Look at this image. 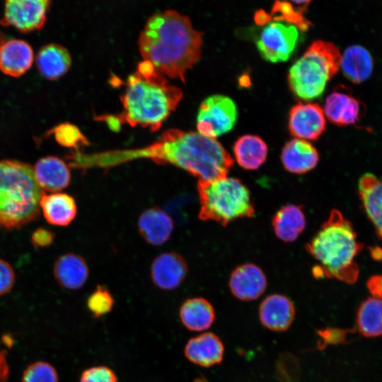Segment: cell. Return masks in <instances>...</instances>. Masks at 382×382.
Segmentation results:
<instances>
[{
	"instance_id": "cell-1",
	"label": "cell",
	"mask_w": 382,
	"mask_h": 382,
	"mask_svg": "<svg viewBox=\"0 0 382 382\" xmlns=\"http://www.w3.org/2000/svg\"><path fill=\"white\" fill-rule=\"evenodd\" d=\"M138 158L170 163L204 180L226 177L233 166V159L216 139L179 129H167L144 147L91 154L77 151L69 157L71 166L82 169L110 168Z\"/></svg>"
},
{
	"instance_id": "cell-2",
	"label": "cell",
	"mask_w": 382,
	"mask_h": 382,
	"mask_svg": "<svg viewBox=\"0 0 382 382\" xmlns=\"http://www.w3.org/2000/svg\"><path fill=\"white\" fill-rule=\"evenodd\" d=\"M202 35L187 16L167 10L149 18L138 45L144 60L164 76L185 83V73L201 58Z\"/></svg>"
},
{
	"instance_id": "cell-3",
	"label": "cell",
	"mask_w": 382,
	"mask_h": 382,
	"mask_svg": "<svg viewBox=\"0 0 382 382\" xmlns=\"http://www.w3.org/2000/svg\"><path fill=\"white\" fill-rule=\"evenodd\" d=\"M183 95L182 90L170 84L150 62L143 60L127 79L125 92L120 97L123 111L117 116L109 117L112 121L110 127L114 129L121 123H126L158 131L175 110Z\"/></svg>"
},
{
	"instance_id": "cell-4",
	"label": "cell",
	"mask_w": 382,
	"mask_h": 382,
	"mask_svg": "<svg viewBox=\"0 0 382 382\" xmlns=\"http://www.w3.org/2000/svg\"><path fill=\"white\" fill-rule=\"evenodd\" d=\"M305 248L317 262L312 270L316 278H333L347 284L357 280L359 270L354 259L363 245L352 224L339 210L330 211Z\"/></svg>"
},
{
	"instance_id": "cell-5",
	"label": "cell",
	"mask_w": 382,
	"mask_h": 382,
	"mask_svg": "<svg viewBox=\"0 0 382 382\" xmlns=\"http://www.w3.org/2000/svg\"><path fill=\"white\" fill-rule=\"evenodd\" d=\"M44 194L30 164L0 161V229H18L35 221Z\"/></svg>"
},
{
	"instance_id": "cell-6",
	"label": "cell",
	"mask_w": 382,
	"mask_h": 382,
	"mask_svg": "<svg viewBox=\"0 0 382 382\" xmlns=\"http://www.w3.org/2000/svg\"><path fill=\"white\" fill-rule=\"evenodd\" d=\"M198 216L223 226L238 219L253 217L255 204L249 189L238 178L223 177L198 180Z\"/></svg>"
},
{
	"instance_id": "cell-7",
	"label": "cell",
	"mask_w": 382,
	"mask_h": 382,
	"mask_svg": "<svg viewBox=\"0 0 382 382\" xmlns=\"http://www.w3.org/2000/svg\"><path fill=\"white\" fill-rule=\"evenodd\" d=\"M341 54L332 42L314 41L290 67L288 83L298 98L310 100L324 92L340 68Z\"/></svg>"
},
{
	"instance_id": "cell-8",
	"label": "cell",
	"mask_w": 382,
	"mask_h": 382,
	"mask_svg": "<svg viewBox=\"0 0 382 382\" xmlns=\"http://www.w3.org/2000/svg\"><path fill=\"white\" fill-rule=\"evenodd\" d=\"M238 110L233 100L223 95L205 98L199 108L197 129L201 134L215 139L234 127Z\"/></svg>"
},
{
	"instance_id": "cell-9",
	"label": "cell",
	"mask_w": 382,
	"mask_h": 382,
	"mask_svg": "<svg viewBox=\"0 0 382 382\" xmlns=\"http://www.w3.org/2000/svg\"><path fill=\"white\" fill-rule=\"evenodd\" d=\"M298 39L296 26L274 22L264 28L256 45L264 59L277 63L286 61L291 57Z\"/></svg>"
},
{
	"instance_id": "cell-10",
	"label": "cell",
	"mask_w": 382,
	"mask_h": 382,
	"mask_svg": "<svg viewBox=\"0 0 382 382\" xmlns=\"http://www.w3.org/2000/svg\"><path fill=\"white\" fill-rule=\"evenodd\" d=\"M51 0H5L0 23L23 33L41 30L47 19Z\"/></svg>"
},
{
	"instance_id": "cell-11",
	"label": "cell",
	"mask_w": 382,
	"mask_h": 382,
	"mask_svg": "<svg viewBox=\"0 0 382 382\" xmlns=\"http://www.w3.org/2000/svg\"><path fill=\"white\" fill-rule=\"evenodd\" d=\"M325 116L317 103H299L289 113L288 127L292 136L304 140H316L324 132Z\"/></svg>"
},
{
	"instance_id": "cell-12",
	"label": "cell",
	"mask_w": 382,
	"mask_h": 382,
	"mask_svg": "<svg viewBox=\"0 0 382 382\" xmlns=\"http://www.w3.org/2000/svg\"><path fill=\"white\" fill-rule=\"evenodd\" d=\"M267 282L260 267L253 263L236 267L231 272L228 286L232 294L241 301L259 298L267 288Z\"/></svg>"
},
{
	"instance_id": "cell-13",
	"label": "cell",
	"mask_w": 382,
	"mask_h": 382,
	"mask_svg": "<svg viewBox=\"0 0 382 382\" xmlns=\"http://www.w3.org/2000/svg\"><path fill=\"white\" fill-rule=\"evenodd\" d=\"M187 270V263L180 254L166 252L154 260L150 274L156 286L163 290H173L185 279Z\"/></svg>"
},
{
	"instance_id": "cell-14",
	"label": "cell",
	"mask_w": 382,
	"mask_h": 382,
	"mask_svg": "<svg viewBox=\"0 0 382 382\" xmlns=\"http://www.w3.org/2000/svg\"><path fill=\"white\" fill-rule=\"evenodd\" d=\"M259 319L266 328L282 332L286 330L295 317V307L287 296L273 294L265 298L258 309Z\"/></svg>"
},
{
	"instance_id": "cell-15",
	"label": "cell",
	"mask_w": 382,
	"mask_h": 382,
	"mask_svg": "<svg viewBox=\"0 0 382 382\" xmlns=\"http://www.w3.org/2000/svg\"><path fill=\"white\" fill-rule=\"evenodd\" d=\"M184 354L194 364L202 367H211L221 362L224 346L216 334L206 332L187 341Z\"/></svg>"
},
{
	"instance_id": "cell-16",
	"label": "cell",
	"mask_w": 382,
	"mask_h": 382,
	"mask_svg": "<svg viewBox=\"0 0 382 382\" xmlns=\"http://www.w3.org/2000/svg\"><path fill=\"white\" fill-rule=\"evenodd\" d=\"M35 180L44 191L59 192L71 181L69 166L61 158L49 156L38 160L33 168Z\"/></svg>"
},
{
	"instance_id": "cell-17",
	"label": "cell",
	"mask_w": 382,
	"mask_h": 382,
	"mask_svg": "<svg viewBox=\"0 0 382 382\" xmlns=\"http://www.w3.org/2000/svg\"><path fill=\"white\" fill-rule=\"evenodd\" d=\"M281 161L286 170L294 174H303L313 170L319 161L316 149L308 141L293 139L284 146Z\"/></svg>"
},
{
	"instance_id": "cell-18",
	"label": "cell",
	"mask_w": 382,
	"mask_h": 382,
	"mask_svg": "<svg viewBox=\"0 0 382 382\" xmlns=\"http://www.w3.org/2000/svg\"><path fill=\"white\" fill-rule=\"evenodd\" d=\"M358 193L368 219L382 239V180L370 173L364 174L358 182Z\"/></svg>"
},
{
	"instance_id": "cell-19",
	"label": "cell",
	"mask_w": 382,
	"mask_h": 382,
	"mask_svg": "<svg viewBox=\"0 0 382 382\" xmlns=\"http://www.w3.org/2000/svg\"><path fill=\"white\" fill-rule=\"evenodd\" d=\"M137 226L143 238L152 245L168 241L174 227L172 218L158 207L144 211L138 219Z\"/></svg>"
},
{
	"instance_id": "cell-20",
	"label": "cell",
	"mask_w": 382,
	"mask_h": 382,
	"mask_svg": "<svg viewBox=\"0 0 382 382\" xmlns=\"http://www.w3.org/2000/svg\"><path fill=\"white\" fill-rule=\"evenodd\" d=\"M33 62V49L23 40H9L0 46V70L8 76L18 77L23 75Z\"/></svg>"
},
{
	"instance_id": "cell-21",
	"label": "cell",
	"mask_w": 382,
	"mask_h": 382,
	"mask_svg": "<svg viewBox=\"0 0 382 382\" xmlns=\"http://www.w3.org/2000/svg\"><path fill=\"white\" fill-rule=\"evenodd\" d=\"M53 274L61 286L75 290L85 284L89 275V269L83 257L74 253H66L56 260Z\"/></svg>"
},
{
	"instance_id": "cell-22",
	"label": "cell",
	"mask_w": 382,
	"mask_h": 382,
	"mask_svg": "<svg viewBox=\"0 0 382 382\" xmlns=\"http://www.w3.org/2000/svg\"><path fill=\"white\" fill-rule=\"evenodd\" d=\"M306 216L300 205L288 204L279 208L272 219L276 236L285 243L295 241L305 230Z\"/></svg>"
},
{
	"instance_id": "cell-23",
	"label": "cell",
	"mask_w": 382,
	"mask_h": 382,
	"mask_svg": "<svg viewBox=\"0 0 382 382\" xmlns=\"http://www.w3.org/2000/svg\"><path fill=\"white\" fill-rule=\"evenodd\" d=\"M40 207L47 222L57 226H68L77 213L74 199L63 192L44 194L40 201Z\"/></svg>"
},
{
	"instance_id": "cell-24",
	"label": "cell",
	"mask_w": 382,
	"mask_h": 382,
	"mask_svg": "<svg viewBox=\"0 0 382 382\" xmlns=\"http://www.w3.org/2000/svg\"><path fill=\"white\" fill-rule=\"evenodd\" d=\"M36 63L42 76L49 80H55L69 71L71 57L64 47L51 43L40 48L36 56Z\"/></svg>"
},
{
	"instance_id": "cell-25",
	"label": "cell",
	"mask_w": 382,
	"mask_h": 382,
	"mask_svg": "<svg viewBox=\"0 0 382 382\" xmlns=\"http://www.w3.org/2000/svg\"><path fill=\"white\" fill-rule=\"evenodd\" d=\"M325 116L332 123L339 126L354 124L358 120L360 105L351 95L341 91H333L325 99Z\"/></svg>"
},
{
	"instance_id": "cell-26",
	"label": "cell",
	"mask_w": 382,
	"mask_h": 382,
	"mask_svg": "<svg viewBox=\"0 0 382 382\" xmlns=\"http://www.w3.org/2000/svg\"><path fill=\"white\" fill-rule=\"evenodd\" d=\"M179 316L187 329L201 332L212 326L215 319V313L209 301L202 297H195L183 303L179 310Z\"/></svg>"
},
{
	"instance_id": "cell-27",
	"label": "cell",
	"mask_w": 382,
	"mask_h": 382,
	"mask_svg": "<svg viewBox=\"0 0 382 382\" xmlns=\"http://www.w3.org/2000/svg\"><path fill=\"white\" fill-rule=\"evenodd\" d=\"M340 67L349 80L356 83H361L367 80L372 74L373 58L364 47L351 45L341 54Z\"/></svg>"
},
{
	"instance_id": "cell-28",
	"label": "cell",
	"mask_w": 382,
	"mask_h": 382,
	"mask_svg": "<svg viewBox=\"0 0 382 382\" xmlns=\"http://www.w3.org/2000/svg\"><path fill=\"white\" fill-rule=\"evenodd\" d=\"M233 153L241 167L246 170H256L265 162L268 148L258 136L245 134L234 143Z\"/></svg>"
},
{
	"instance_id": "cell-29",
	"label": "cell",
	"mask_w": 382,
	"mask_h": 382,
	"mask_svg": "<svg viewBox=\"0 0 382 382\" xmlns=\"http://www.w3.org/2000/svg\"><path fill=\"white\" fill-rule=\"evenodd\" d=\"M357 325L364 336L382 335V299L371 296L361 303L357 313Z\"/></svg>"
},
{
	"instance_id": "cell-30",
	"label": "cell",
	"mask_w": 382,
	"mask_h": 382,
	"mask_svg": "<svg viewBox=\"0 0 382 382\" xmlns=\"http://www.w3.org/2000/svg\"><path fill=\"white\" fill-rule=\"evenodd\" d=\"M303 13L286 1L275 0L270 15L274 21H286L297 26L302 31H306L311 23L306 18Z\"/></svg>"
},
{
	"instance_id": "cell-31",
	"label": "cell",
	"mask_w": 382,
	"mask_h": 382,
	"mask_svg": "<svg viewBox=\"0 0 382 382\" xmlns=\"http://www.w3.org/2000/svg\"><path fill=\"white\" fill-rule=\"evenodd\" d=\"M47 134L53 135L57 142L65 147L78 149L88 144L79 129L69 122L62 123L50 129Z\"/></svg>"
},
{
	"instance_id": "cell-32",
	"label": "cell",
	"mask_w": 382,
	"mask_h": 382,
	"mask_svg": "<svg viewBox=\"0 0 382 382\" xmlns=\"http://www.w3.org/2000/svg\"><path fill=\"white\" fill-rule=\"evenodd\" d=\"M113 306L112 294L108 288L101 285H98L87 299L88 308L96 318L108 314Z\"/></svg>"
},
{
	"instance_id": "cell-33",
	"label": "cell",
	"mask_w": 382,
	"mask_h": 382,
	"mask_svg": "<svg viewBox=\"0 0 382 382\" xmlns=\"http://www.w3.org/2000/svg\"><path fill=\"white\" fill-rule=\"evenodd\" d=\"M22 382H58L54 368L47 362L30 364L24 371Z\"/></svg>"
},
{
	"instance_id": "cell-34",
	"label": "cell",
	"mask_w": 382,
	"mask_h": 382,
	"mask_svg": "<svg viewBox=\"0 0 382 382\" xmlns=\"http://www.w3.org/2000/svg\"><path fill=\"white\" fill-rule=\"evenodd\" d=\"M80 382H117L115 372L108 366H97L84 370Z\"/></svg>"
},
{
	"instance_id": "cell-35",
	"label": "cell",
	"mask_w": 382,
	"mask_h": 382,
	"mask_svg": "<svg viewBox=\"0 0 382 382\" xmlns=\"http://www.w3.org/2000/svg\"><path fill=\"white\" fill-rule=\"evenodd\" d=\"M16 280L15 272L11 265L0 258V296L9 292Z\"/></svg>"
},
{
	"instance_id": "cell-36",
	"label": "cell",
	"mask_w": 382,
	"mask_h": 382,
	"mask_svg": "<svg viewBox=\"0 0 382 382\" xmlns=\"http://www.w3.org/2000/svg\"><path fill=\"white\" fill-rule=\"evenodd\" d=\"M54 239V233L43 227L37 228L31 235V242L35 248L50 246Z\"/></svg>"
},
{
	"instance_id": "cell-37",
	"label": "cell",
	"mask_w": 382,
	"mask_h": 382,
	"mask_svg": "<svg viewBox=\"0 0 382 382\" xmlns=\"http://www.w3.org/2000/svg\"><path fill=\"white\" fill-rule=\"evenodd\" d=\"M367 288L372 296L382 299V274L372 276L367 281Z\"/></svg>"
},
{
	"instance_id": "cell-38",
	"label": "cell",
	"mask_w": 382,
	"mask_h": 382,
	"mask_svg": "<svg viewBox=\"0 0 382 382\" xmlns=\"http://www.w3.org/2000/svg\"><path fill=\"white\" fill-rule=\"evenodd\" d=\"M8 376V367L4 351H0V382H6Z\"/></svg>"
},
{
	"instance_id": "cell-39",
	"label": "cell",
	"mask_w": 382,
	"mask_h": 382,
	"mask_svg": "<svg viewBox=\"0 0 382 382\" xmlns=\"http://www.w3.org/2000/svg\"><path fill=\"white\" fill-rule=\"evenodd\" d=\"M271 20V15L266 13L263 9H259L255 13L254 21L257 25H265Z\"/></svg>"
},
{
	"instance_id": "cell-40",
	"label": "cell",
	"mask_w": 382,
	"mask_h": 382,
	"mask_svg": "<svg viewBox=\"0 0 382 382\" xmlns=\"http://www.w3.org/2000/svg\"><path fill=\"white\" fill-rule=\"evenodd\" d=\"M292 2L297 4L299 6L298 9L304 13L307 8L308 5L310 4L311 0H291Z\"/></svg>"
},
{
	"instance_id": "cell-41",
	"label": "cell",
	"mask_w": 382,
	"mask_h": 382,
	"mask_svg": "<svg viewBox=\"0 0 382 382\" xmlns=\"http://www.w3.org/2000/svg\"><path fill=\"white\" fill-rule=\"evenodd\" d=\"M6 42V36L0 32V46Z\"/></svg>"
}]
</instances>
